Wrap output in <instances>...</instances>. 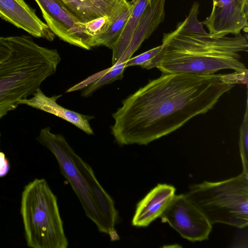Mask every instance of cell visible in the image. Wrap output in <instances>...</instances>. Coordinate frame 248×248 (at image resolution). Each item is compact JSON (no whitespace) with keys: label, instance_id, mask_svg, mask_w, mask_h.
Returning a JSON list of instances; mask_svg holds the SVG:
<instances>
[{"label":"cell","instance_id":"12","mask_svg":"<svg viewBox=\"0 0 248 248\" xmlns=\"http://www.w3.org/2000/svg\"><path fill=\"white\" fill-rule=\"evenodd\" d=\"M75 17L87 23L108 16L113 21L131 3L128 0H58Z\"/></svg>","mask_w":248,"mask_h":248},{"label":"cell","instance_id":"15","mask_svg":"<svg viewBox=\"0 0 248 248\" xmlns=\"http://www.w3.org/2000/svg\"><path fill=\"white\" fill-rule=\"evenodd\" d=\"M150 0H135L132 12L112 48V65L119 61L128 47L133 34Z\"/></svg>","mask_w":248,"mask_h":248},{"label":"cell","instance_id":"9","mask_svg":"<svg viewBox=\"0 0 248 248\" xmlns=\"http://www.w3.org/2000/svg\"><path fill=\"white\" fill-rule=\"evenodd\" d=\"M210 16L202 22L209 33L222 37L248 32V0H212Z\"/></svg>","mask_w":248,"mask_h":248},{"label":"cell","instance_id":"20","mask_svg":"<svg viewBox=\"0 0 248 248\" xmlns=\"http://www.w3.org/2000/svg\"><path fill=\"white\" fill-rule=\"evenodd\" d=\"M199 4L194 2L191 7L188 16L182 22L179 23L176 28L179 31L191 33H205L207 32L203 27L202 22L199 21Z\"/></svg>","mask_w":248,"mask_h":248},{"label":"cell","instance_id":"11","mask_svg":"<svg viewBox=\"0 0 248 248\" xmlns=\"http://www.w3.org/2000/svg\"><path fill=\"white\" fill-rule=\"evenodd\" d=\"M175 191L172 185L158 184L137 203L132 225L146 227L160 217L176 195Z\"/></svg>","mask_w":248,"mask_h":248},{"label":"cell","instance_id":"4","mask_svg":"<svg viewBox=\"0 0 248 248\" xmlns=\"http://www.w3.org/2000/svg\"><path fill=\"white\" fill-rule=\"evenodd\" d=\"M8 38L12 52L0 63V119L32 95L56 72L61 60L57 49L38 45L30 36Z\"/></svg>","mask_w":248,"mask_h":248},{"label":"cell","instance_id":"16","mask_svg":"<svg viewBox=\"0 0 248 248\" xmlns=\"http://www.w3.org/2000/svg\"><path fill=\"white\" fill-rule=\"evenodd\" d=\"M126 62H117L111 67L99 72L96 74L68 89L66 92L81 89L88 85V87L82 93L83 97H88L102 86L112 82L121 79L125 68Z\"/></svg>","mask_w":248,"mask_h":248},{"label":"cell","instance_id":"14","mask_svg":"<svg viewBox=\"0 0 248 248\" xmlns=\"http://www.w3.org/2000/svg\"><path fill=\"white\" fill-rule=\"evenodd\" d=\"M166 0H151L135 30L130 44L118 62H126L141 44L155 31L165 18Z\"/></svg>","mask_w":248,"mask_h":248},{"label":"cell","instance_id":"8","mask_svg":"<svg viewBox=\"0 0 248 248\" xmlns=\"http://www.w3.org/2000/svg\"><path fill=\"white\" fill-rule=\"evenodd\" d=\"M51 31L71 45L89 50L90 38L79 21L58 0H34Z\"/></svg>","mask_w":248,"mask_h":248},{"label":"cell","instance_id":"2","mask_svg":"<svg viewBox=\"0 0 248 248\" xmlns=\"http://www.w3.org/2000/svg\"><path fill=\"white\" fill-rule=\"evenodd\" d=\"M160 62L162 74L212 75L222 69L248 70L240 61L242 52H248L247 35L217 37L208 32L191 33L176 28L164 33Z\"/></svg>","mask_w":248,"mask_h":248},{"label":"cell","instance_id":"17","mask_svg":"<svg viewBox=\"0 0 248 248\" xmlns=\"http://www.w3.org/2000/svg\"><path fill=\"white\" fill-rule=\"evenodd\" d=\"M134 1H132L131 4L121 13L105 32L92 38L90 42L91 48L103 46L112 48L132 12Z\"/></svg>","mask_w":248,"mask_h":248},{"label":"cell","instance_id":"18","mask_svg":"<svg viewBox=\"0 0 248 248\" xmlns=\"http://www.w3.org/2000/svg\"><path fill=\"white\" fill-rule=\"evenodd\" d=\"M163 46L162 44L135 57L130 58L126 62L125 68L135 65H139L147 69L156 68L160 62V52Z\"/></svg>","mask_w":248,"mask_h":248},{"label":"cell","instance_id":"23","mask_svg":"<svg viewBox=\"0 0 248 248\" xmlns=\"http://www.w3.org/2000/svg\"><path fill=\"white\" fill-rule=\"evenodd\" d=\"M13 48L8 37H0V63L8 58Z\"/></svg>","mask_w":248,"mask_h":248},{"label":"cell","instance_id":"7","mask_svg":"<svg viewBox=\"0 0 248 248\" xmlns=\"http://www.w3.org/2000/svg\"><path fill=\"white\" fill-rule=\"evenodd\" d=\"M160 217L162 222L191 242L208 239L212 229L206 217L186 194L175 195Z\"/></svg>","mask_w":248,"mask_h":248},{"label":"cell","instance_id":"21","mask_svg":"<svg viewBox=\"0 0 248 248\" xmlns=\"http://www.w3.org/2000/svg\"><path fill=\"white\" fill-rule=\"evenodd\" d=\"M112 23L108 17L104 16L84 23L83 26L86 34L91 39L92 37L105 32Z\"/></svg>","mask_w":248,"mask_h":248},{"label":"cell","instance_id":"22","mask_svg":"<svg viewBox=\"0 0 248 248\" xmlns=\"http://www.w3.org/2000/svg\"><path fill=\"white\" fill-rule=\"evenodd\" d=\"M222 80L228 84H233L242 83L247 85L248 70L244 71L237 72L227 75H222Z\"/></svg>","mask_w":248,"mask_h":248},{"label":"cell","instance_id":"13","mask_svg":"<svg viewBox=\"0 0 248 248\" xmlns=\"http://www.w3.org/2000/svg\"><path fill=\"white\" fill-rule=\"evenodd\" d=\"M61 96H46L39 88L32 94V97L22 99L19 103L55 115L71 123L86 134L93 135L89 121L93 117L77 113L59 105L56 101Z\"/></svg>","mask_w":248,"mask_h":248},{"label":"cell","instance_id":"5","mask_svg":"<svg viewBox=\"0 0 248 248\" xmlns=\"http://www.w3.org/2000/svg\"><path fill=\"white\" fill-rule=\"evenodd\" d=\"M20 213L28 247H68L57 198L45 179H35L24 187Z\"/></svg>","mask_w":248,"mask_h":248},{"label":"cell","instance_id":"3","mask_svg":"<svg viewBox=\"0 0 248 248\" xmlns=\"http://www.w3.org/2000/svg\"><path fill=\"white\" fill-rule=\"evenodd\" d=\"M36 140L55 156L62 175L78 199L86 216L111 241L120 240L116 230L118 213L115 203L97 179L91 167L81 158L61 134L49 127L40 130Z\"/></svg>","mask_w":248,"mask_h":248},{"label":"cell","instance_id":"1","mask_svg":"<svg viewBox=\"0 0 248 248\" xmlns=\"http://www.w3.org/2000/svg\"><path fill=\"white\" fill-rule=\"evenodd\" d=\"M233 86L221 74H162L122 101L111 133L120 145H147L212 109Z\"/></svg>","mask_w":248,"mask_h":248},{"label":"cell","instance_id":"6","mask_svg":"<svg viewBox=\"0 0 248 248\" xmlns=\"http://www.w3.org/2000/svg\"><path fill=\"white\" fill-rule=\"evenodd\" d=\"M210 223L239 229L248 225V174L192 185L186 193Z\"/></svg>","mask_w":248,"mask_h":248},{"label":"cell","instance_id":"24","mask_svg":"<svg viewBox=\"0 0 248 248\" xmlns=\"http://www.w3.org/2000/svg\"><path fill=\"white\" fill-rule=\"evenodd\" d=\"M10 168L9 163L5 154L0 152V177L5 176Z\"/></svg>","mask_w":248,"mask_h":248},{"label":"cell","instance_id":"10","mask_svg":"<svg viewBox=\"0 0 248 248\" xmlns=\"http://www.w3.org/2000/svg\"><path fill=\"white\" fill-rule=\"evenodd\" d=\"M0 17L32 36L53 41L55 35L24 0H0Z\"/></svg>","mask_w":248,"mask_h":248},{"label":"cell","instance_id":"19","mask_svg":"<svg viewBox=\"0 0 248 248\" xmlns=\"http://www.w3.org/2000/svg\"><path fill=\"white\" fill-rule=\"evenodd\" d=\"M239 151L243 171L248 174V98L247 97L244 117L240 128Z\"/></svg>","mask_w":248,"mask_h":248},{"label":"cell","instance_id":"25","mask_svg":"<svg viewBox=\"0 0 248 248\" xmlns=\"http://www.w3.org/2000/svg\"></svg>","mask_w":248,"mask_h":248}]
</instances>
